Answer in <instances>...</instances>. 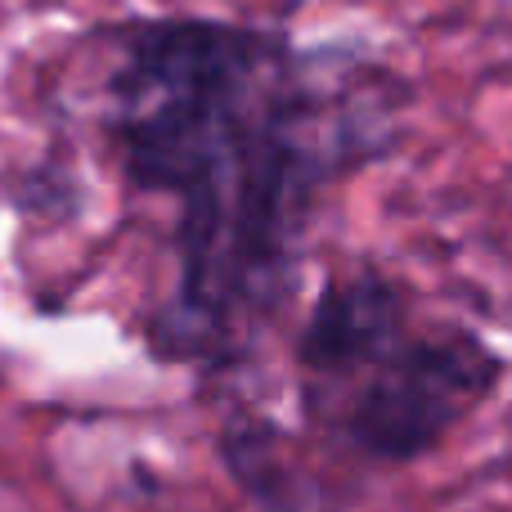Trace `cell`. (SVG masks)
Listing matches in <instances>:
<instances>
[{
  "label": "cell",
  "instance_id": "cell-1",
  "mask_svg": "<svg viewBox=\"0 0 512 512\" xmlns=\"http://www.w3.org/2000/svg\"><path fill=\"white\" fill-rule=\"evenodd\" d=\"M315 167L283 117L234 135L189 180L180 230V306L203 333H225L274 292L306 212Z\"/></svg>",
  "mask_w": 512,
  "mask_h": 512
},
{
  "label": "cell",
  "instance_id": "cell-2",
  "mask_svg": "<svg viewBox=\"0 0 512 512\" xmlns=\"http://www.w3.org/2000/svg\"><path fill=\"white\" fill-rule=\"evenodd\" d=\"M499 378V360L468 333L414 342L391 355L355 400L346 432L373 459H414L432 450Z\"/></svg>",
  "mask_w": 512,
  "mask_h": 512
},
{
  "label": "cell",
  "instance_id": "cell-3",
  "mask_svg": "<svg viewBox=\"0 0 512 512\" xmlns=\"http://www.w3.org/2000/svg\"><path fill=\"white\" fill-rule=\"evenodd\" d=\"M400 315L405 301L382 274H355L333 283L310 310V324L301 333V364L324 378L360 369L391 346Z\"/></svg>",
  "mask_w": 512,
  "mask_h": 512
}]
</instances>
